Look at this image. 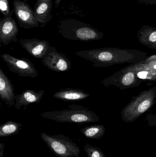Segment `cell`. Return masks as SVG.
Instances as JSON below:
<instances>
[{
    "mask_svg": "<svg viewBox=\"0 0 156 157\" xmlns=\"http://www.w3.org/2000/svg\"><path fill=\"white\" fill-rule=\"evenodd\" d=\"M75 55L92 63L93 66L104 68L115 64H136L147 59V52L138 50L104 48L79 51Z\"/></svg>",
    "mask_w": 156,
    "mask_h": 157,
    "instance_id": "6da1fadb",
    "label": "cell"
},
{
    "mask_svg": "<svg viewBox=\"0 0 156 157\" xmlns=\"http://www.w3.org/2000/svg\"><path fill=\"white\" fill-rule=\"evenodd\" d=\"M67 108L60 111L45 112L40 116L59 123L83 124L100 121L97 114L84 106L73 104Z\"/></svg>",
    "mask_w": 156,
    "mask_h": 157,
    "instance_id": "7a4b0ae2",
    "label": "cell"
},
{
    "mask_svg": "<svg viewBox=\"0 0 156 157\" xmlns=\"http://www.w3.org/2000/svg\"><path fill=\"white\" fill-rule=\"evenodd\" d=\"M156 101V86H154L133 97L121 112L122 120L126 123L135 121L152 108Z\"/></svg>",
    "mask_w": 156,
    "mask_h": 157,
    "instance_id": "3957f363",
    "label": "cell"
},
{
    "mask_svg": "<svg viewBox=\"0 0 156 157\" xmlns=\"http://www.w3.org/2000/svg\"><path fill=\"white\" fill-rule=\"evenodd\" d=\"M59 32L64 38L71 40L88 41L101 39L104 34L89 25L72 20L62 22Z\"/></svg>",
    "mask_w": 156,
    "mask_h": 157,
    "instance_id": "277c9868",
    "label": "cell"
},
{
    "mask_svg": "<svg viewBox=\"0 0 156 157\" xmlns=\"http://www.w3.org/2000/svg\"><path fill=\"white\" fill-rule=\"evenodd\" d=\"M41 139L56 155L59 157H80L79 147L67 136L63 135H49L40 134Z\"/></svg>",
    "mask_w": 156,
    "mask_h": 157,
    "instance_id": "5b68a950",
    "label": "cell"
},
{
    "mask_svg": "<svg viewBox=\"0 0 156 157\" xmlns=\"http://www.w3.org/2000/svg\"><path fill=\"white\" fill-rule=\"evenodd\" d=\"M141 83L142 79L136 75L132 64L104 78L101 82L104 86H114L122 90L139 86Z\"/></svg>",
    "mask_w": 156,
    "mask_h": 157,
    "instance_id": "8992f818",
    "label": "cell"
},
{
    "mask_svg": "<svg viewBox=\"0 0 156 157\" xmlns=\"http://www.w3.org/2000/svg\"><path fill=\"white\" fill-rule=\"evenodd\" d=\"M1 58L10 71L17 74L21 77L34 78L38 75L34 65L28 59L16 58L7 53L2 54Z\"/></svg>",
    "mask_w": 156,
    "mask_h": 157,
    "instance_id": "52a82bcc",
    "label": "cell"
},
{
    "mask_svg": "<svg viewBox=\"0 0 156 157\" xmlns=\"http://www.w3.org/2000/svg\"><path fill=\"white\" fill-rule=\"evenodd\" d=\"M13 5L14 12L20 27L24 29H30L41 26L34 11L26 2L14 0Z\"/></svg>",
    "mask_w": 156,
    "mask_h": 157,
    "instance_id": "ba28073f",
    "label": "cell"
},
{
    "mask_svg": "<svg viewBox=\"0 0 156 157\" xmlns=\"http://www.w3.org/2000/svg\"><path fill=\"white\" fill-rule=\"evenodd\" d=\"M44 66L53 71H68L71 67V63L67 56L59 52L54 47L50 46L48 52L42 59Z\"/></svg>",
    "mask_w": 156,
    "mask_h": 157,
    "instance_id": "9c48e42d",
    "label": "cell"
},
{
    "mask_svg": "<svg viewBox=\"0 0 156 157\" xmlns=\"http://www.w3.org/2000/svg\"><path fill=\"white\" fill-rule=\"evenodd\" d=\"M21 47L32 57L43 59L49 50L50 46L46 40L36 38L21 39Z\"/></svg>",
    "mask_w": 156,
    "mask_h": 157,
    "instance_id": "30bf717a",
    "label": "cell"
},
{
    "mask_svg": "<svg viewBox=\"0 0 156 157\" xmlns=\"http://www.w3.org/2000/svg\"><path fill=\"white\" fill-rule=\"evenodd\" d=\"M18 28L15 20L12 17L1 18L0 21V43L7 46L17 42Z\"/></svg>",
    "mask_w": 156,
    "mask_h": 157,
    "instance_id": "8fae6325",
    "label": "cell"
},
{
    "mask_svg": "<svg viewBox=\"0 0 156 157\" xmlns=\"http://www.w3.org/2000/svg\"><path fill=\"white\" fill-rule=\"evenodd\" d=\"M16 94L13 85L5 75L2 69H0V98L5 105L9 107L15 104Z\"/></svg>",
    "mask_w": 156,
    "mask_h": 157,
    "instance_id": "7c38bea8",
    "label": "cell"
},
{
    "mask_svg": "<svg viewBox=\"0 0 156 157\" xmlns=\"http://www.w3.org/2000/svg\"><path fill=\"white\" fill-rule=\"evenodd\" d=\"M45 92L44 90H40L37 92L34 90L27 89L20 94H16L15 108L19 110L23 106L26 108L27 105L32 103H39L44 97Z\"/></svg>",
    "mask_w": 156,
    "mask_h": 157,
    "instance_id": "4fadbf2b",
    "label": "cell"
},
{
    "mask_svg": "<svg viewBox=\"0 0 156 157\" xmlns=\"http://www.w3.org/2000/svg\"><path fill=\"white\" fill-rule=\"evenodd\" d=\"M53 96L55 98L63 101H80L89 98L90 94L85 92L83 90L67 88L61 89L55 92Z\"/></svg>",
    "mask_w": 156,
    "mask_h": 157,
    "instance_id": "5bb4252c",
    "label": "cell"
},
{
    "mask_svg": "<svg viewBox=\"0 0 156 157\" xmlns=\"http://www.w3.org/2000/svg\"><path fill=\"white\" fill-rule=\"evenodd\" d=\"M52 2L37 0L34 7V13L37 19L40 24L45 26L52 18Z\"/></svg>",
    "mask_w": 156,
    "mask_h": 157,
    "instance_id": "9a60e30c",
    "label": "cell"
},
{
    "mask_svg": "<svg viewBox=\"0 0 156 157\" xmlns=\"http://www.w3.org/2000/svg\"><path fill=\"white\" fill-rule=\"evenodd\" d=\"M137 38L142 45L156 50V28L144 25L138 31Z\"/></svg>",
    "mask_w": 156,
    "mask_h": 157,
    "instance_id": "2e32d148",
    "label": "cell"
},
{
    "mask_svg": "<svg viewBox=\"0 0 156 157\" xmlns=\"http://www.w3.org/2000/svg\"><path fill=\"white\" fill-rule=\"evenodd\" d=\"M81 133L87 138L90 139H99L104 136L105 128L101 124L87 126L80 130Z\"/></svg>",
    "mask_w": 156,
    "mask_h": 157,
    "instance_id": "e0dca14e",
    "label": "cell"
},
{
    "mask_svg": "<svg viewBox=\"0 0 156 157\" xmlns=\"http://www.w3.org/2000/svg\"><path fill=\"white\" fill-rule=\"evenodd\" d=\"M23 124L13 121H9L0 126V137H7L19 133Z\"/></svg>",
    "mask_w": 156,
    "mask_h": 157,
    "instance_id": "ac0fdd59",
    "label": "cell"
},
{
    "mask_svg": "<svg viewBox=\"0 0 156 157\" xmlns=\"http://www.w3.org/2000/svg\"><path fill=\"white\" fill-rule=\"evenodd\" d=\"M84 150L87 154V157H106L103 152L99 147L93 146L87 144L84 147Z\"/></svg>",
    "mask_w": 156,
    "mask_h": 157,
    "instance_id": "d6986e66",
    "label": "cell"
},
{
    "mask_svg": "<svg viewBox=\"0 0 156 157\" xmlns=\"http://www.w3.org/2000/svg\"><path fill=\"white\" fill-rule=\"evenodd\" d=\"M0 11L5 17H12L13 13L10 10L8 0H0Z\"/></svg>",
    "mask_w": 156,
    "mask_h": 157,
    "instance_id": "ffe728a7",
    "label": "cell"
},
{
    "mask_svg": "<svg viewBox=\"0 0 156 157\" xmlns=\"http://www.w3.org/2000/svg\"><path fill=\"white\" fill-rule=\"evenodd\" d=\"M147 124L150 126H156V113L149 114L146 118Z\"/></svg>",
    "mask_w": 156,
    "mask_h": 157,
    "instance_id": "44dd1931",
    "label": "cell"
},
{
    "mask_svg": "<svg viewBox=\"0 0 156 157\" xmlns=\"http://www.w3.org/2000/svg\"><path fill=\"white\" fill-rule=\"evenodd\" d=\"M137 2L140 4L145 5H153L156 4V0H137Z\"/></svg>",
    "mask_w": 156,
    "mask_h": 157,
    "instance_id": "7402d4cb",
    "label": "cell"
},
{
    "mask_svg": "<svg viewBox=\"0 0 156 157\" xmlns=\"http://www.w3.org/2000/svg\"><path fill=\"white\" fill-rule=\"evenodd\" d=\"M5 144L4 143L0 144V157H4Z\"/></svg>",
    "mask_w": 156,
    "mask_h": 157,
    "instance_id": "603a6c76",
    "label": "cell"
},
{
    "mask_svg": "<svg viewBox=\"0 0 156 157\" xmlns=\"http://www.w3.org/2000/svg\"><path fill=\"white\" fill-rule=\"evenodd\" d=\"M61 1V0H56L55 2V5L57 6H59V5L60 4V3Z\"/></svg>",
    "mask_w": 156,
    "mask_h": 157,
    "instance_id": "cb8c5ba5",
    "label": "cell"
},
{
    "mask_svg": "<svg viewBox=\"0 0 156 157\" xmlns=\"http://www.w3.org/2000/svg\"><path fill=\"white\" fill-rule=\"evenodd\" d=\"M43 1H47V2H52V0H43Z\"/></svg>",
    "mask_w": 156,
    "mask_h": 157,
    "instance_id": "d4e9b609",
    "label": "cell"
},
{
    "mask_svg": "<svg viewBox=\"0 0 156 157\" xmlns=\"http://www.w3.org/2000/svg\"><path fill=\"white\" fill-rule=\"evenodd\" d=\"M23 1H24V2H27V0H23Z\"/></svg>",
    "mask_w": 156,
    "mask_h": 157,
    "instance_id": "484cf974",
    "label": "cell"
}]
</instances>
